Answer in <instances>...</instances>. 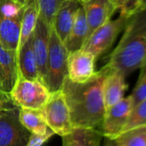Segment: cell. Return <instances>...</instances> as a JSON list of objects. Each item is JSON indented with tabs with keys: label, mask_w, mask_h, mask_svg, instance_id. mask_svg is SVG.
I'll return each mask as SVG.
<instances>
[{
	"label": "cell",
	"mask_w": 146,
	"mask_h": 146,
	"mask_svg": "<svg viewBox=\"0 0 146 146\" xmlns=\"http://www.w3.org/2000/svg\"><path fill=\"white\" fill-rule=\"evenodd\" d=\"M108 69L103 66L86 82L73 83L67 77L62 85L73 127L101 131L106 108L102 86Z\"/></svg>",
	"instance_id": "6da1fadb"
},
{
	"label": "cell",
	"mask_w": 146,
	"mask_h": 146,
	"mask_svg": "<svg viewBox=\"0 0 146 146\" xmlns=\"http://www.w3.org/2000/svg\"><path fill=\"white\" fill-rule=\"evenodd\" d=\"M122 32L104 66L127 77L146 65V9L131 11Z\"/></svg>",
	"instance_id": "7a4b0ae2"
},
{
	"label": "cell",
	"mask_w": 146,
	"mask_h": 146,
	"mask_svg": "<svg viewBox=\"0 0 146 146\" xmlns=\"http://www.w3.org/2000/svg\"><path fill=\"white\" fill-rule=\"evenodd\" d=\"M131 11H119L115 19H110L96 29L84 42L82 49L92 53L96 58L111 48L119 34L123 31Z\"/></svg>",
	"instance_id": "3957f363"
},
{
	"label": "cell",
	"mask_w": 146,
	"mask_h": 146,
	"mask_svg": "<svg viewBox=\"0 0 146 146\" xmlns=\"http://www.w3.org/2000/svg\"><path fill=\"white\" fill-rule=\"evenodd\" d=\"M68 53L64 43L58 38L54 29L51 27L46 84L50 93L61 90L67 77Z\"/></svg>",
	"instance_id": "277c9868"
},
{
	"label": "cell",
	"mask_w": 146,
	"mask_h": 146,
	"mask_svg": "<svg viewBox=\"0 0 146 146\" xmlns=\"http://www.w3.org/2000/svg\"><path fill=\"white\" fill-rule=\"evenodd\" d=\"M50 94L46 86L39 80H29L18 75L10 97L19 108L43 109Z\"/></svg>",
	"instance_id": "5b68a950"
},
{
	"label": "cell",
	"mask_w": 146,
	"mask_h": 146,
	"mask_svg": "<svg viewBox=\"0 0 146 146\" xmlns=\"http://www.w3.org/2000/svg\"><path fill=\"white\" fill-rule=\"evenodd\" d=\"M19 110L11 100L0 113V146H25L30 132L19 119Z\"/></svg>",
	"instance_id": "8992f818"
},
{
	"label": "cell",
	"mask_w": 146,
	"mask_h": 146,
	"mask_svg": "<svg viewBox=\"0 0 146 146\" xmlns=\"http://www.w3.org/2000/svg\"><path fill=\"white\" fill-rule=\"evenodd\" d=\"M43 110L47 125L55 134L64 137L72 131L70 111L62 90L50 94Z\"/></svg>",
	"instance_id": "52a82bcc"
},
{
	"label": "cell",
	"mask_w": 146,
	"mask_h": 146,
	"mask_svg": "<svg viewBox=\"0 0 146 146\" xmlns=\"http://www.w3.org/2000/svg\"><path fill=\"white\" fill-rule=\"evenodd\" d=\"M132 108V100L129 96L107 108L101 127L102 136L116 138L123 131Z\"/></svg>",
	"instance_id": "ba28073f"
},
{
	"label": "cell",
	"mask_w": 146,
	"mask_h": 146,
	"mask_svg": "<svg viewBox=\"0 0 146 146\" xmlns=\"http://www.w3.org/2000/svg\"><path fill=\"white\" fill-rule=\"evenodd\" d=\"M96 57L84 50L78 49L68 53L67 78L73 83H84L95 74Z\"/></svg>",
	"instance_id": "9c48e42d"
},
{
	"label": "cell",
	"mask_w": 146,
	"mask_h": 146,
	"mask_svg": "<svg viewBox=\"0 0 146 146\" xmlns=\"http://www.w3.org/2000/svg\"><path fill=\"white\" fill-rule=\"evenodd\" d=\"M50 27L44 18L39 14L38 20L33 32V47L38 67L39 80L43 84H46V64L49 49Z\"/></svg>",
	"instance_id": "30bf717a"
},
{
	"label": "cell",
	"mask_w": 146,
	"mask_h": 146,
	"mask_svg": "<svg viewBox=\"0 0 146 146\" xmlns=\"http://www.w3.org/2000/svg\"><path fill=\"white\" fill-rule=\"evenodd\" d=\"M88 23V37L100 26L111 19L117 11L111 0H87L81 4Z\"/></svg>",
	"instance_id": "8fae6325"
},
{
	"label": "cell",
	"mask_w": 146,
	"mask_h": 146,
	"mask_svg": "<svg viewBox=\"0 0 146 146\" xmlns=\"http://www.w3.org/2000/svg\"><path fill=\"white\" fill-rule=\"evenodd\" d=\"M19 75L17 52L0 43V90L10 95Z\"/></svg>",
	"instance_id": "7c38bea8"
},
{
	"label": "cell",
	"mask_w": 146,
	"mask_h": 146,
	"mask_svg": "<svg viewBox=\"0 0 146 146\" xmlns=\"http://www.w3.org/2000/svg\"><path fill=\"white\" fill-rule=\"evenodd\" d=\"M125 78L126 77L120 71L108 69V73L102 86L103 100L106 109L124 98L127 89Z\"/></svg>",
	"instance_id": "4fadbf2b"
},
{
	"label": "cell",
	"mask_w": 146,
	"mask_h": 146,
	"mask_svg": "<svg viewBox=\"0 0 146 146\" xmlns=\"http://www.w3.org/2000/svg\"><path fill=\"white\" fill-rule=\"evenodd\" d=\"M80 5L77 0H65L55 14L52 27L64 43L70 32Z\"/></svg>",
	"instance_id": "5bb4252c"
},
{
	"label": "cell",
	"mask_w": 146,
	"mask_h": 146,
	"mask_svg": "<svg viewBox=\"0 0 146 146\" xmlns=\"http://www.w3.org/2000/svg\"><path fill=\"white\" fill-rule=\"evenodd\" d=\"M88 37V23L84 9L80 5L73 22L70 32L64 42L68 52L81 49Z\"/></svg>",
	"instance_id": "9a60e30c"
},
{
	"label": "cell",
	"mask_w": 146,
	"mask_h": 146,
	"mask_svg": "<svg viewBox=\"0 0 146 146\" xmlns=\"http://www.w3.org/2000/svg\"><path fill=\"white\" fill-rule=\"evenodd\" d=\"M17 62L20 76L29 80H39L38 67L33 47V34L18 50Z\"/></svg>",
	"instance_id": "2e32d148"
},
{
	"label": "cell",
	"mask_w": 146,
	"mask_h": 146,
	"mask_svg": "<svg viewBox=\"0 0 146 146\" xmlns=\"http://www.w3.org/2000/svg\"><path fill=\"white\" fill-rule=\"evenodd\" d=\"M102 137L100 130L73 127L70 133L62 137L63 146H100Z\"/></svg>",
	"instance_id": "e0dca14e"
},
{
	"label": "cell",
	"mask_w": 146,
	"mask_h": 146,
	"mask_svg": "<svg viewBox=\"0 0 146 146\" xmlns=\"http://www.w3.org/2000/svg\"><path fill=\"white\" fill-rule=\"evenodd\" d=\"M21 35V20L0 19V43L9 50L18 51Z\"/></svg>",
	"instance_id": "ac0fdd59"
},
{
	"label": "cell",
	"mask_w": 146,
	"mask_h": 146,
	"mask_svg": "<svg viewBox=\"0 0 146 146\" xmlns=\"http://www.w3.org/2000/svg\"><path fill=\"white\" fill-rule=\"evenodd\" d=\"M19 119L22 125L32 134L42 135L49 129L43 109L20 108Z\"/></svg>",
	"instance_id": "d6986e66"
},
{
	"label": "cell",
	"mask_w": 146,
	"mask_h": 146,
	"mask_svg": "<svg viewBox=\"0 0 146 146\" xmlns=\"http://www.w3.org/2000/svg\"><path fill=\"white\" fill-rule=\"evenodd\" d=\"M39 14L40 9L36 0H28L21 21V35L18 50L32 35L38 20Z\"/></svg>",
	"instance_id": "ffe728a7"
},
{
	"label": "cell",
	"mask_w": 146,
	"mask_h": 146,
	"mask_svg": "<svg viewBox=\"0 0 146 146\" xmlns=\"http://www.w3.org/2000/svg\"><path fill=\"white\" fill-rule=\"evenodd\" d=\"M115 140L117 146H146V125L125 131Z\"/></svg>",
	"instance_id": "44dd1931"
},
{
	"label": "cell",
	"mask_w": 146,
	"mask_h": 146,
	"mask_svg": "<svg viewBox=\"0 0 146 146\" xmlns=\"http://www.w3.org/2000/svg\"><path fill=\"white\" fill-rule=\"evenodd\" d=\"M28 0H0V19L14 18L22 21Z\"/></svg>",
	"instance_id": "7402d4cb"
},
{
	"label": "cell",
	"mask_w": 146,
	"mask_h": 146,
	"mask_svg": "<svg viewBox=\"0 0 146 146\" xmlns=\"http://www.w3.org/2000/svg\"><path fill=\"white\" fill-rule=\"evenodd\" d=\"M142 125H146V99L133 106L123 131Z\"/></svg>",
	"instance_id": "603a6c76"
},
{
	"label": "cell",
	"mask_w": 146,
	"mask_h": 146,
	"mask_svg": "<svg viewBox=\"0 0 146 146\" xmlns=\"http://www.w3.org/2000/svg\"><path fill=\"white\" fill-rule=\"evenodd\" d=\"M36 1L39 5L40 14L44 18L46 24L51 28L56 12L65 0H36Z\"/></svg>",
	"instance_id": "cb8c5ba5"
},
{
	"label": "cell",
	"mask_w": 146,
	"mask_h": 146,
	"mask_svg": "<svg viewBox=\"0 0 146 146\" xmlns=\"http://www.w3.org/2000/svg\"><path fill=\"white\" fill-rule=\"evenodd\" d=\"M140 75L138 80L130 95L133 106L146 99V65L140 69Z\"/></svg>",
	"instance_id": "d4e9b609"
},
{
	"label": "cell",
	"mask_w": 146,
	"mask_h": 146,
	"mask_svg": "<svg viewBox=\"0 0 146 146\" xmlns=\"http://www.w3.org/2000/svg\"><path fill=\"white\" fill-rule=\"evenodd\" d=\"M55 133L49 128L48 131L42 134V135H38V134H30L29 139L25 146H42L47 140H49Z\"/></svg>",
	"instance_id": "484cf974"
},
{
	"label": "cell",
	"mask_w": 146,
	"mask_h": 146,
	"mask_svg": "<svg viewBox=\"0 0 146 146\" xmlns=\"http://www.w3.org/2000/svg\"><path fill=\"white\" fill-rule=\"evenodd\" d=\"M134 0H111L117 11L129 10L131 9Z\"/></svg>",
	"instance_id": "4316f807"
},
{
	"label": "cell",
	"mask_w": 146,
	"mask_h": 146,
	"mask_svg": "<svg viewBox=\"0 0 146 146\" xmlns=\"http://www.w3.org/2000/svg\"><path fill=\"white\" fill-rule=\"evenodd\" d=\"M146 9V0H134L130 11Z\"/></svg>",
	"instance_id": "83f0119b"
},
{
	"label": "cell",
	"mask_w": 146,
	"mask_h": 146,
	"mask_svg": "<svg viewBox=\"0 0 146 146\" xmlns=\"http://www.w3.org/2000/svg\"><path fill=\"white\" fill-rule=\"evenodd\" d=\"M9 101H11L10 95L0 90V113H1V111H2V109L4 108L5 105Z\"/></svg>",
	"instance_id": "f1b7e54d"
},
{
	"label": "cell",
	"mask_w": 146,
	"mask_h": 146,
	"mask_svg": "<svg viewBox=\"0 0 146 146\" xmlns=\"http://www.w3.org/2000/svg\"><path fill=\"white\" fill-rule=\"evenodd\" d=\"M102 146H117V143L115 138L104 137V143Z\"/></svg>",
	"instance_id": "f546056e"
},
{
	"label": "cell",
	"mask_w": 146,
	"mask_h": 146,
	"mask_svg": "<svg viewBox=\"0 0 146 146\" xmlns=\"http://www.w3.org/2000/svg\"><path fill=\"white\" fill-rule=\"evenodd\" d=\"M77 1H78L80 4H83V3H84V2H86L87 0H77Z\"/></svg>",
	"instance_id": "4dcf8cb0"
}]
</instances>
